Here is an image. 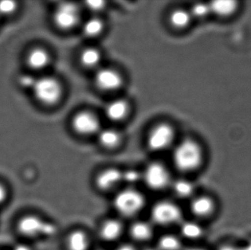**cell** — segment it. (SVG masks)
I'll list each match as a JSON object with an SVG mask.
<instances>
[{"label": "cell", "mask_w": 251, "mask_h": 250, "mask_svg": "<svg viewBox=\"0 0 251 250\" xmlns=\"http://www.w3.org/2000/svg\"><path fill=\"white\" fill-rule=\"evenodd\" d=\"M89 236L84 230H75L69 233L66 239L67 250H88L90 248Z\"/></svg>", "instance_id": "cell-14"}, {"label": "cell", "mask_w": 251, "mask_h": 250, "mask_svg": "<svg viewBox=\"0 0 251 250\" xmlns=\"http://www.w3.org/2000/svg\"><path fill=\"white\" fill-rule=\"evenodd\" d=\"M242 250H251V240L249 241L245 246L242 247Z\"/></svg>", "instance_id": "cell-35"}, {"label": "cell", "mask_w": 251, "mask_h": 250, "mask_svg": "<svg viewBox=\"0 0 251 250\" xmlns=\"http://www.w3.org/2000/svg\"><path fill=\"white\" fill-rule=\"evenodd\" d=\"M143 179L142 173L136 170H127L122 172V182L128 185H134Z\"/></svg>", "instance_id": "cell-27"}, {"label": "cell", "mask_w": 251, "mask_h": 250, "mask_svg": "<svg viewBox=\"0 0 251 250\" xmlns=\"http://www.w3.org/2000/svg\"><path fill=\"white\" fill-rule=\"evenodd\" d=\"M122 182V172L116 168H108L100 172L95 179V184L100 190L107 192Z\"/></svg>", "instance_id": "cell-10"}, {"label": "cell", "mask_w": 251, "mask_h": 250, "mask_svg": "<svg viewBox=\"0 0 251 250\" xmlns=\"http://www.w3.org/2000/svg\"><path fill=\"white\" fill-rule=\"evenodd\" d=\"M116 250H137V249L135 247L129 245V244H125V245H122L118 247Z\"/></svg>", "instance_id": "cell-34"}, {"label": "cell", "mask_w": 251, "mask_h": 250, "mask_svg": "<svg viewBox=\"0 0 251 250\" xmlns=\"http://www.w3.org/2000/svg\"><path fill=\"white\" fill-rule=\"evenodd\" d=\"M74 129L78 133L91 135L100 130V122L94 114L90 113H81L73 119Z\"/></svg>", "instance_id": "cell-9"}, {"label": "cell", "mask_w": 251, "mask_h": 250, "mask_svg": "<svg viewBox=\"0 0 251 250\" xmlns=\"http://www.w3.org/2000/svg\"><path fill=\"white\" fill-rule=\"evenodd\" d=\"M171 23L177 29L186 27L190 22V14L188 12L181 9L174 10L170 17Z\"/></svg>", "instance_id": "cell-24"}, {"label": "cell", "mask_w": 251, "mask_h": 250, "mask_svg": "<svg viewBox=\"0 0 251 250\" xmlns=\"http://www.w3.org/2000/svg\"><path fill=\"white\" fill-rule=\"evenodd\" d=\"M172 189L175 195L182 199L193 196L196 190L194 183L187 179H178L173 182Z\"/></svg>", "instance_id": "cell-19"}, {"label": "cell", "mask_w": 251, "mask_h": 250, "mask_svg": "<svg viewBox=\"0 0 251 250\" xmlns=\"http://www.w3.org/2000/svg\"><path fill=\"white\" fill-rule=\"evenodd\" d=\"M11 198L10 186L4 181L0 179V209L7 205Z\"/></svg>", "instance_id": "cell-26"}, {"label": "cell", "mask_w": 251, "mask_h": 250, "mask_svg": "<svg viewBox=\"0 0 251 250\" xmlns=\"http://www.w3.org/2000/svg\"><path fill=\"white\" fill-rule=\"evenodd\" d=\"M80 60L82 65L85 67L94 68L100 64L101 61V54L96 48H86L81 54Z\"/></svg>", "instance_id": "cell-23"}, {"label": "cell", "mask_w": 251, "mask_h": 250, "mask_svg": "<svg viewBox=\"0 0 251 250\" xmlns=\"http://www.w3.org/2000/svg\"><path fill=\"white\" fill-rule=\"evenodd\" d=\"M183 250H206L203 249V248H186V249Z\"/></svg>", "instance_id": "cell-36"}, {"label": "cell", "mask_w": 251, "mask_h": 250, "mask_svg": "<svg viewBox=\"0 0 251 250\" xmlns=\"http://www.w3.org/2000/svg\"><path fill=\"white\" fill-rule=\"evenodd\" d=\"M36 79L32 77V76H29V75H25L20 78V84L24 87V88H31L32 89L34 85H35Z\"/></svg>", "instance_id": "cell-31"}, {"label": "cell", "mask_w": 251, "mask_h": 250, "mask_svg": "<svg viewBox=\"0 0 251 250\" xmlns=\"http://www.w3.org/2000/svg\"><path fill=\"white\" fill-rule=\"evenodd\" d=\"M99 140L104 148H114L120 142V135L114 129H104L99 135Z\"/></svg>", "instance_id": "cell-20"}, {"label": "cell", "mask_w": 251, "mask_h": 250, "mask_svg": "<svg viewBox=\"0 0 251 250\" xmlns=\"http://www.w3.org/2000/svg\"><path fill=\"white\" fill-rule=\"evenodd\" d=\"M14 230L20 240L32 243L42 238L54 236L57 227L41 216L32 212L22 213L16 219Z\"/></svg>", "instance_id": "cell-1"}, {"label": "cell", "mask_w": 251, "mask_h": 250, "mask_svg": "<svg viewBox=\"0 0 251 250\" xmlns=\"http://www.w3.org/2000/svg\"><path fill=\"white\" fill-rule=\"evenodd\" d=\"M156 248L158 250H183L181 240L174 234H165L161 236Z\"/></svg>", "instance_id": "cell-22"}, {"label": "cell", "mask_w": 251, "mask_h": 250, "mask_svg": "<svg viewBox=\"0 0 251 250\" xmlns=\"http://www.w3.org/2000/svg\"><path fill=\"white\" fill-rule=\"evenodd\" d=\"M215 204L212 198L207 196H199L195 198L190 204L192 214L199 218H206L213 214Z\"/></svg>", "instance_id": "cell-13"}, {"label": "cell", "mask_w": 251, "mask_h": 250, "mask_svg": "<svg viewBox=\"0 0 251 250\" xmlns=\"http://www.w3.org/2000/svg\"><path fill=\"white\" fill-rule=\"evenodd\" d=\"M181 233L186 239L197 240L204 234L203 227L194 221L182 222L181 223Z\"/></svg>", "instance_id": "cell-18"}, {"label": "cell", "mask_w": 251, "mask_h": 250, "mask_svg": "<svg viewBox=\"0 0 251 250\" xmlns=\"http://www.w3.org/2000/svg\"><path fill=\"white\" fill-rule=\"evenodd\" d=\"M7 250H35L32 243L26 241L20 240L13 244Z\"/></svg>", "instance_id": "cell-30"}, {"label": "cell", "mask_w": 251, "mask_h": 250, "mask_svg": "<svg viewBox=\"0 0 251 250\" xmlns=\"http://www.w3.org/2000/svg\"></svg>", "instance_id": "cell-38"}, {"label": "cell", "mask_w": 251, "mask_h": 250, "mask_svg": "<svg viewBox=\"0 0 251 250\" xmlns=\"http://www.w3.org/2000/svg\"><path fill=\"white\" fill-rule=\"evenodd\" d=\"M87 6L88 8L94 11H99L102 10L104 7V1H90L87 2Z\"/></svg>", "instance_id": "cell-32"}, {"label": "cell", "mask_w": 251, "mask_h": 250, "mask_svg": "<svg viewBox=\"0 0 251 250\" xmlns=\"http://www.w3.org/2000/svg\"><path fill=\"white\" fill-rule=\"evenodd\" d=\"M130 236L137 242H146L153 236V227L146 221H137L129 228Z\"/></svg>", "instance_id": "cell-15"}, {"label": "cell", "mask_w": 251, "mask_h": 250, "mask_svg": "<svg viewBox=\"0 0 251 250\" xmlns=\"http://www.w3.org/2000/svg\"><path fill=\"white\" fill-rule=\"evenodd\" d=\"M210 12L209 5L203 4V3H199L195 4L192 9V13L197 17H203L207 15Z\"/></svg>", "instance_id": "cell-29"}, {"label": "cell", "mask_w": 251, "mask_h": 250, "mask_svg": "<svg viewBox=\"0 0 251 250\" xmlns=\"http://www.w3.org/2000/svg\"><path fill=\"white\" fill-rule=\"evenodd\" d=\"M218 250H242V248L235 245H225L221 246Z\"/></svg>", "instance_id": "cell-33"}, {"label": "cell", "mask_w": 251, "mask_h": 250, "mask_svg": "<svg viewBox=\"0 0 251 250\" xmlns=\"http://www.w3.org/2000/svg\"><path fill=\"white\" fill-rule=\"evenodd\" d=\"M146 199L141 192L133 188L119 192L113 200L116 211L126 218L134 217L144 208Z\"/></svg>", "instance_id": "cell-3"}, {"label": "cell", "mask_w": 251, "mask_h": 250, "mask_svg": "<svg viewBox=\"0 0 251 250\" xmlns=\"http://www.w3.org/2000/svg\"><path fill=\"white\" fill-rule=\"evenodd\" d=\"M210 11L219 16H228L237 8V2L231 0H220L212 1L209 4Z\"/></svg>", "instance_id": "cell-21"}, {"label": "cell", "mask_w": 251, "mask_h": 250, "mask_svg": "<svg viewBox=\"0 0 251 250\" xmlns=\"http://www.w3.org/2000/svg\"><path fill=\"white\" fill-rule=\"evenodd\" d=\"M95 82L100 89L112 91L118 89L122 85V79L119 73L114 70L104 68L97 72Z\"/></svg>", "instance_id": "cell-11"}, {"label": "cell", "mask_w": 251, "mask_h": 250, "mask_svg": "<svg viewBox=\"0 0 251 250\" xmlns=\"http://www.w3.org/2000/svg\"><path fill=\"white\" fill-rule=\"evenodd\" d=\"M79 18V10L77 5L74 3L65 2L60 4L56 9L54 22L57 27L68 30L77 24Z\"/></svg>", "instance_id": "cell-7"}, {"label": "cell", "mask_w": 251, "mask_h": 250, "mask_svg": "<svg viewBox=\"0 0 251 250\" xmlns=\"http://www.w3.org/2000/svg\"><path fill=\"white\" fill-rule=\"evenodd\" d=\"M103 29V23L97 18L88 19L83 26V32L88 37H95L100 35Z\"/></svg>", "instance_id": "cell-25"}, {"label": "cell", "mask_w": 251, "mask_h": 250, "mask_svg": "<svg viewBox=\"0 0 251 250\" xmlns=\"http://www.w3.org/2000/svg\"><path fill=\"white\" fill-rule=\"evenodd\" d=\"M124 232L122 222L116 219H109L101 223L99 229V235L104 242H111L118 240Z\"/></svg>", "instance_id": "cell-12"}, {"label": "cell", "mask_w": 251, "mask_h": 250, "mask_svg": "<svg viewBox=\"0 0 251 250\" xmlns=\"http://www.w3.org/2000/svg\"><path fill=\"white\" fill-rule=\"evenodd\" d=\"M151 216L153 223L159 226H172L182 223L183 214L181 208L169 201H159L154 204L152 207Z\"/></svg>", "instance_id": "cell-4"}, {"label": "cell", "mask_w": 251, "mask_h": 250, "mask_svg": "<svg viewBox=\"0 0 251 250\" xmlns=\"http://www.w3.org/2000/svg\"><path fill=\"white\" fill-rule=\"evenodd\" d=\"M128 105L124 100L118 99L110 102L106 107L105 114L110 120L118 121L125 117Z\"/></svg>", "instance_id": "cell-17"}, {"label": "cell", "mask_w": 251, "mask_h": 250, "mask_svg": "<svg viewBox=\"0 0 251 250\" xmlns=\"http://www.w3.org/2000/svg\"><path fill=\"white\" fill-rule=\"evenodd\" d=\"M143 250H158V249L156 248H151V247H149V248H145Z\"/></svg>", "instance_id": "cell-37"}, {"label": "cell", "mask_w": 251, "mask_h": 250, "mask_svg": "<svg viewBox=\"0 0 251 250\" xmlns=\"http://www.w3.org/2000/svg\"><path fill=\"white\" fill-rule=\"evenodd\" d=\"M16 2L13 1H0V15L1 16H8L12 14L16 10Z\"/></svg>", "instance_id": "cell-28"}, {"label": "cell", "mask_w": 251, "mask_h": 250, "mask_svg": "<svg viewBox=\"0 0 251 250\" xmlns=\"http://www.w3.org/2000/svg\"><path fill=\"white\" fill-rule=\"evenodd\" d=\"M27 63L31 68L42 70L48 66L50 56L43 48H34L28 54Z\"/></svg>", "instance_id": "cell-16"}, {"label": "cell", "mask_w": 251, "mask_h": 250, "mask_svg": "<svg viewBox=\"0 0 251 250\" xmlns=\"http://www.w3.org/2000/svg\"><path fill=\"white\" fill-rule=\"evenodd\" d=\"M142 177L146 186L152 190H162L171 183V176L168 169L159 162L149 164L142 173Z\"/></svg>", "instance_id": "cell-6"}, {"label": "cell", "mask_w": 251, "mask_h": 250, "mask_svg": "<svg viewBox=\"0 0 251 250\" xmlns=\"http://www.w3.org/2000/svg\"><path fill=\"white\" fill-rule=\"evenodd\" d=\"M203 160V154L200 146L192 140L181 142L175 148L173 154L174 165L184 173L197 170Z\"/></svg>", "instance_id": "cell-2"}, {"label": "cell", "mask_w": 251, "mask_h": 250, "mask_svg": "<svg viewBox=\"0 0 251 250\" xmlns=\"http://www.w3.org/2000/svg\"><path fill=\"white\" fill-rule=\"evenodd\" d=\"M32 90L38 101L47 105L55 104L61 96L62 89L60 83L52 77L36 79Z\"/></svg>", "instance_id": "cell-5"}, {"label": "cell", "mask_w": 251, "mask_h": 250, "mask_svg": "<svg viewBox=\"0 0 251 250\" xmlns=\"http://www.w3.org/2000/svg\"><path fill=\"white\" fill-rule=\"evenodd\" d=\"M174 133L171 126L160 124L156 126L149 135L148 145L154 152L167 149L174 140Z\"/></svg>", "instance_id": "cell-8"}]
</instances>
